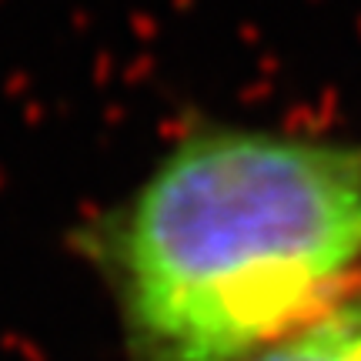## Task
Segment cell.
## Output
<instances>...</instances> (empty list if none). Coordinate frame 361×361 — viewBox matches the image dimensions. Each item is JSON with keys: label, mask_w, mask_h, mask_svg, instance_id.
<instances>
[{"label": "cell", "mask_w": 361, "mask_h": 361, "mask_svg": "<svg viewBox=\"0 0 361 361\" xmlns=\"http://www.w3.org/2000/svg\"><path fill=\"white\" fill-rule=\"evenodd\" d=\"M80 241L130 361H245L361 288V144L191 134Z\"/></svg>", "instance_id": "1"}, {"label": "cell", "mask_w": 361, "mask_h": 361, "mask_svg": "<svg viewBox=\"0 0 361 361\" xmlns=\"http://www.w3.org/2000/svg\"><path fill=\"white\" fill-rule=\"evenodd\" d=\"M245 361H361V288Z\"/></svg>", "instance_id": "2"}]
</instances>
